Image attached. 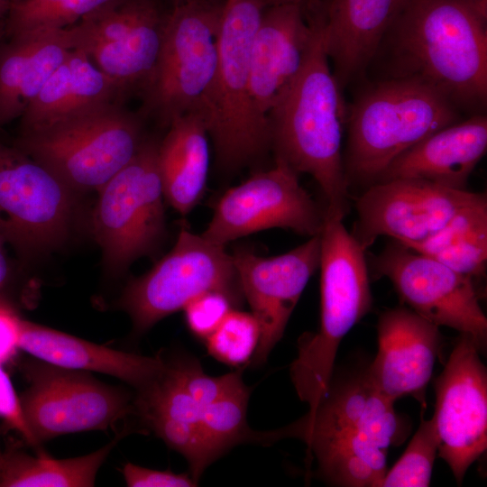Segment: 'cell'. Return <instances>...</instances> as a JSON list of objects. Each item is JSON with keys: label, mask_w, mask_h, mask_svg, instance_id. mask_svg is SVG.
<instances>
[{"label": "cell", "mask_w": 487, "mask_h": 487, "mask_svg": "<svg viewBox=\"0 0 487 487\" xmlns=\"http://www.w3.org/2000/svg\"><path fill=\"white\" fill-rule=\"evenodd\" d=\"M486 150L487 117L475 114L436 131L407 150L377 181L416 179L466 190L469 178Z\"/></svg>", "instance_id": "21"}, {"label": "cell", "mask_w": 487, "mask_h": 487, "mask_svg": "<svg viewBox=\"0 0 487 487\" xmlns=\"http://www.w3.org/2000/svg\"><path fill=\"white\" fill-rule=\"evenodd\" d=\"M390 32L392 77L418 79L457 107L486 104V11L472 0H407Z\"/></svg>", "instance_id": "2"}, {"label": "cell", "mask_w": 487, "mask_h": 487, "mask_svg": "<svg viewBox=\"0 0 487 487\" xmlns=\"http://www.w3.org/2000/svg\"><path fill=\"white\" fill-rule=\"evenodd\" d=\"M9 7V0H0V23L5 21Z\"/></svg>", "instance_id": "38"}, {"label": "cell", "mask_w": 487, "mask_h": 487, "mask_svg": "<svg viewBox=\"0 0 487 487\" xmlns=\"http://www.w3.org/2000/svg\"><path fill=\"white\" fill-rule=\"evenodd\" d=\"M372 275L387 278L400 300L418 315L472 338L487 348V318L474 280L392 240L372 259Z\"/></svg>", "instance_id": "13"}, {"label": "cell", "mask_w": 487, "mask_h": 487, "mask_svg": "<svg viewBox=\"0 0 487 487\" xmlns=\"http://www.w3.org/2000/svg\"><path fill=\"white\" fill-rule=\"evenodd\" d=\"M480 354L472 338L460 334L434 381L437 455L458 485L487 449V369Z\"/></svg>", "instance_id": "16"}, {"label": "cell", "mask_w": 487, "mask_h": 487, "mask_svg": "<svg viewBox=\"0 0 487 487\" xmlns=\"http://www.w3.org/2000/svg\"><path fill=\"white\" fill-rule=\"evenodd\" d=\"M126 97L82 51L72 49L20 117V133L42 130L98 106L124 103Z\"/></svg>", "instance_id": "25"}, {"label": "cell", "mask_w": 487, "mask_h": 487, "mask_svg": "<svg viewBox=\"0 0 487 487\" xmlns=\"http://www.w3.org/2000/svg\"><path fill=\"white\" fill-rule=\"evenodd\" d=\"M234 306L226 294L207 291L191 299L182 310L189 330L196 336L206 339Z\"/></svg>", "instance_id": "32"}, {"label": "cell", "mask_w": 487, "mask_h": 487, "mask_svg": "<svg viewBox=\"0 0 487 487\" xmlns=\"http://www.w3.org/2000/svg\"><path fill=\"white\" fill-rule=\"evenodd\" d=\"M19 349L32 357L73 370L117 378L139 392L161 373V354L145 356L96 345L21 318Z\"/></svg>", "instance_id": "23"}, {"label": "cell", "mask_w": 487, "mask_h": 487, "mask_svg": "<svg viewBox=\"0 0 487 487\" xmlns=\"http://www.w3.org/2000/svg\"><path fill=\"white\" fill-rule=\"evenodd\" d=\"M207 291L223 292L235 305L244 297L225 245L183 228L173 248L152 269L128 282L117 305L131 317L133 335H141Z\"/></svg>", "instance_id": "9"}, {"label": "cell", "mask_w": 487, "mask_h": 487, "mask_svg": "<svg viewBox=\"0 0 487 487\" xmlns=\"http://www.w3.org/2000/svg\"><path fill=\"white\" fill-rule=\"evenodd\" d=\"M4 23L5 21L0 23V39L4 36Z\"/></svg>", "instance_id": "39"}, {"label": "cell", "mask_w": 487, "mask_h": 487, "mask_svg": "<svg viewBox=\"0 0 487 487\" xmlns=\"http://www.w3.org/2000/svg\"><path fill=\"white\" fill-rule=\"evenodd\" d=\"M404 245L473 280L483 277L487 263L486 194L477 193L428 238Z\"/></svg>", "instance_id": "27"}, {"label": "cell", "mask_w": 487, "mask_h": 487, "mask_svg": "<svg viewBox=\"0 0 487 487\" xmlns=\"http://www.w3.org/2000/svg\"><path fill=\"white\" fill-rule=\"evenodd\" d=\"M0 417L8 428L14 429L32 446V440L25 426L19 396L15 393L8 374L0 365Z\"/></svg>", "instance_id": "34"}, {"label": "cell", "mask_w": 487, "mask_h": 487, "mask_svg": "<svg viewBox=\"0 0 487 487\" xmlns=\"http://www.w3.org/2000/svg\"><path fill=\"white\" fill-rule=\"evenodd\" d=\"M265 5L262 0H225L217 65L205 119L217 164L236 170L271 149L268 120L251 94L250 52Z\"/></svg>", "instance_id": "5"}, {"label": "cell", "mask_w": 487, "mask_h": 487, "mask_svg": "<svg viewBox=\"0 0 487 487\" xmlns=\"http://www.w3.org/2000/svg\"><path fill=\"white\" fill-rule=\"evenodd\" d=\"M171 1H172V3H174V2H177V1H179V0H171Z\"/></svg>", "instance_id": "41"}, {"label": "cell", "mask_w": 487, "mask_h": 487, "mask_svg": "<svg viewBox=\"0 0 487 487\" xmlns=\"http://www.w3.org/2000/svg\"><path fill=\"white\" fill-rule=\"evenodd\" d=\"M158 145V161L164 198L187 215L206 188L209 166L208 131L202 112L174 119Z\"/></svg>", "instance_id": "26"}, {"label": "cell", "mask_w": 487, "mask_h": 487, "mask_svg": "<svg viewBox=\"0 0 487 487\" xmlns=\"http://www.w3.org/2000/svg\"><path fill=\"white\" fill-rule=\"evenodd\" d=\"M325 210L300 185L299 174L283 161L253 174L219 199L202 233L207 241L225 245L271 228L290 229L309 237L320 234Z\"/></svg>", "instance_id": "15"}, {"label": "cell", "mask_w": 487, "mask_h": 487, "mask_svg": "<svg viewBox=\"0 0 487 487\" xmlns=\"http://www.w3.org/2000/svg\"><path fill=\"white\" fill-rule=\"evenodd\" d=\"M378 351L366 371L390 400L409 395L427 407L426 389L442 348L439 326L407 307L382 312L377 323Z\"/></svg>", "instance_id": "20"}, {"label": "cell", "mask_w": 487, "mask_h": 487, "mask_svg": "<svg viewBox=\"0 0 487 487\" xmlns=\"http://www.w3.org/2000/svg\"><path fill=\"white\" fill-rule=\"evenodd\" d=\"M260 334V326L252 313L232 309L205 340L214 358L231 366H240L252 359Z\"/></svg>", "instance_id": "31"}, {"label": "cell", "mask_w": 487, "mask_h": 487, "mask_svg": "<svg viewBox=\"0 0 487 487\" xmlns=\"http://www.w3.org/2000/svg\"><path fill=\"white\" fill-rule=\"evenodd\" d=\"M320 14L317 9L309 14L299 4L264 8L250 52L251 94L264 118L305 66Z\"/></svg>", "instance_id": "19"}, {"label": "cell", "mask_w": 487, "mask_h": 487, "mask_svg": "<svg viewBox=\"0 0 487 487\" xmlns=\"http://www.w3.org/2000/svg\"><path fill=\"white\" fill-rule=\"evenodd\" d=\"M225 0H179L167 14L159 59L141 95V115L162 127L191 112L205 115L217 65Z\"/></svg>", "instance_id": "7"}, {"label": "cell", "mask_w": 487, "mask_h": 487, "mask_svg": "<svg viewBox=\"0 0 487 487\" xmlns=\"http://www.w3.org/2000/svg\"><path fill=\"white\" fill-rule=\"evenodd\" d=\"M476 195L416 179L377 181L356 198L351 234L365 251L380 236L402 244L418 243L442 228Z\"/></svg>", "instance_id": "17"}, {"label": "cell", "mask_w": 487, "mask_h": 487, "mask_svg": "<svg viewBox=\"0 0 487 487\" xmlns=\"http://www.w3.org/2000/svg\"><path fill=\"white\" fill-rule=\"evenodd\" d=\"M265 5L271 6L283 4H299L306 9H311L319 5L317 0H262Z\"/></svg>", "instance_id": "37"}, {"label": "cell", "mask_w": 487, "mask_h": 487, "mask_svg": "<svg viewBox=\"0 0 487 487\" xmlns=\"http://www.w3.org/2000/svg\"><path fill=\"white\" fill-rule=\"evenodd\" d=\"M370 380L366 368L345 372L334 370L327 390L317 405L293 423L275 429L277 441L299 439L308 457L327 454L367 439L387 446L400 445L407 426Z\"/></svg>", "instance_id": "11"}, {"label": "cell", "mask_w": 487, "mask_h": 487, "mask_svg": "<svg viewBox=\"0 0 487 487\" xmlns=\"http://www.w3.org/2000/svg\"><path fill=\"white\" fill-rule=\"evenodd\" d=\"M124 427L106 445L86 455L55 459L41 451L36 455L17 448L3 453L0 487H91L98 470L124 436Z\"/></svg>", "instance_id": "28"}, {"label": "cell", "mask_w": 487, "mask_h": 487, "mask_svg": "<svg viewBox=\"0 0 487 487\" xmlns=\"http://www.w3.org/2000/svg\"><path fill=\"white\" fill-rule=\"evenodd\" d=\"M3 38V37H2ZM0 39V129L20 118L73 49L68 28L38 29Z\"/></svg>", "instance_id": "24"}, {"label": "cell", "mask_w": 487, "mask_h": 487, "mask_svg": "<svg viewBox=\"0 0 487 487\" xmlns=\"http://www.w3.org/2000/svg\"><path fill=\"white\" fill-rule=\"evenodd\" d=\"M115 0H9L4 35L69 28Z\"/></svg>", "instance_id": "29"}, {"label": "cell", "mask_w": 487, "mask_h": 487, "mask_svg": "<svg viewBox=\"0 0 487 487\" xmlns=\"http://www.w3.org/2000/svg\"><path fill=\"white\" fill-rule=\"evenodd\" d=\"M322 21L321 14L305 66L267 115L270 146L275 159L317 182L325 217L343 220L350 209L342 152L346 111L324 47Z\"/></svg>", "instance_id": "1"}, {"label": "cell", "mask_w": 487, "mask_h": 487, "mask_svg": "<svg viewBox=\"0 0 487 487\" xmlns=\"http://www.w3.org/2000/svg\"><path fill=\"white\" fill-rule=\"evenodd\" d=\"M317 3L319 4L321 0H317Z\"/></svg>", "instance_id": "42"}, {"label": "cell", "mask_w": 487, "mask_h": 487, "mask_svg": "<svg viewBox=\"0 0 487 487\" xmlns=\"http://www.w3.org/2000/svg\"><path fill=\"white\" fill-rule=\"evenodd\" d=\"M158 145L145 139L133 158L97 190L92 231L110 272L148 253L164 231Z\"/></svg>", "instance_id": "10"}, {"label": "cell", "mask_w": 487, "mask_h": 487, "mask_svg": "<svg viewBox=\"0 0 487 487\" xmlns=\"http://www.w3.org/2000/svg\"><path fill=\"white\" fill-rule=\"evenodd\" d=\"M125 483L129 487H191L198 482L187 473L159 471L126 463L123 468Z\"/></svg>", "instance_id": "33"}, {"label": "cell", "mask_w": 487, "mask_h": 487, "mask_svg": "<svg viewBox=\"0 0 487 487\" xmlns=\"http://www.w3.org/2000/svg\"><path fill=\"white\" fill-rule=\"evenodd\" d=\"M407 0H328L322 10L326 52L340 87L363 70Z\"/></svg>", "instance_id": "22"}, {"label": "cell", "mask_w": 487, "mask_h": 487, "mask_svg": "<svg viewBox=\"0 0 487 487\" xmlns=\"http://www.w3.org/2000/svg\"><path fill=\"white\" fill-rule=\"evenodd\" d=\"M347 116L344 166L349 188L376 182L403 152L459 121L458 107L422 81L391 77L355 100Z\"/></svg>", "instance_id": "3"}, {"label": "cell", "mask_w": 487, "mask_h": 487, "mask_svg": "<svg viewBox=\"0 0 487 487\" xmlns=\"http://www.w3.org/2000/svg\"><path fill=\"white\" fill-rule=\"evenodd\" d=\"M5 243L0 236V303L18 309L23 302V289L16 271L5 248Z\"/></svg>", "instance_id": "36"}, {"label": "cell", "mask_w": 487, "mask_h": 487, "mask_svg": "<svg viewBox=\"0 0 487 487\" xmlns=\"http://www.w3.org/2000/svg\"><path fill=\"white\" fill-rule=\"evenodd\" d=\"M144 140L141 115L113 102L20 133L14 145L73 190H98L133 158Z\"/></svg>", "instance_id": "6"}, {"label": "cell", "mask_w": 487, "mask_h": 487, "mask_svg": "<svg viewBox=\"0 0 487 487\" xmlns=\"http://www.w3.org/2000/svg\"><path fill=\"white\" fill-rule=\"evenodd\" d=\"M21 318L18 309L0 303V365L9 362L20 350Z\"/></svg>", "instance_id": "35"}, {"label": "cell", "mask_w": 487, "mask_h": 487, "mask_svg": "<svg viewBox=\"0 0 487 487\" xmlns=\"http://www.w3.org/2000/svg\"><path fill=\"white\" fill-rule=\"evenodd\" d=\"M244 298L260 326L251 359L264 363L281 339L289 319L311 276L319 267L320 234L283 254L262 257L249 249L232 254Z\"/></svg>", "instance_id": "18"}, {"label": "cell", "mask_w": 487, "mask_h": 487, "mask_svg": "<svg viewBox=\"0 0 487 487\" xmlns=\"http://www.w3.org/2000/svg\"><path fill=\"white\" fill-rule=\"evenodd\" d=\"M2 455H3V452L1 451V448H0V463H1Z\"/></svg>", "instance_id": "40"}, {"label": "cell", "mask_w": 487, "mask_h": 487, "mask_svg": "<svg viewBox=\"0 0 487 487\" xmlns=\"http://www.w3.org/2000/svg\"><path fill=\"white\" fill-rule=\"evenodd\" d=\"M319 234L320 323L316 333L300 337L289 367L296 392L308 410L327 390L342 340L372 303L366 251L343 220L325 217Z\"/></svg>", "instance_id": "4"}, {"label": "cell", "mask_w": 487, "mask_h": 487, "mask_svg": "<svg viewBox=\"0 0 487 487\" xmlns=\"http://www.w3.org/2000/svg\"><path fill=\"white\" fill-rule=\"evenodd\" d=\"M28 386L20 394L25 426L37 452L59 436L105 430L133 414V399L121 387L90 372L57 366L34 357L19 363Z\"/></svg>", "instance_id": "8"}, {"label": "cell", "mask_w": 487, "mask_h": 487, "mask_svg": "<svg viewBox=\"0 0 487 487\" xmlns=\"http://www.w3.org/2000/svg\"><path fill=\"white\" fill-rule=\"evenodd\" d=\"M438 451V436L433 418L424 419L402 455L388 469L379 487H427Z\"/></svg>", "instance_id": "30"}, {"label": "cell", "mask_w": 487, "mask_h": 487, "mask_svg": "<svg viewBox=\"0 0 487 487\" xmlns=\"http://www.w3.org/2000/svg\"><path fill=\"white\" fill-rule=\"evenodd\" d=\"M72 191L47 167L0 142V236L17 252L61 244L72 218Z\"/></svg>", "instance_id": "14"}, {"label": "cell", "mask_w": 487, "mask_h": 487, "mask_svg": "<svg viewBox=\"0 0 487 487\" xmlns=\"http://www.w3.org/2000/svg\"><path fill=\"white\" fill-rule=\"evenodd\" d=\"M168 12L156 0H115L68 28L82 51L124 92L142 95L156 67Z\"/></svg>", "instance_id": "12"}]
</instances>
